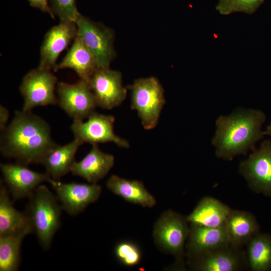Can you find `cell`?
I'll use <instances>...</instances> for the list:
<instances>
[{"label": "cell", "mask_w": 271, "mask_h": 271, "mask_svg": "<svg viewBox=\"0 0 271 271\" xmlns=\"http://www.w3.org/2000/svg\"><path fill=\"white\" fill-rule=\"evenodd\" d=\"M1 132L2 155L27 166L42 164L57 145L48 123L32 111H16L11 122Z\"/></svg>", "instance_id": "6da1fadb"}, {"label": "cell", "mask_w": 271, "mask_h": 271, "mask_svg": "<svg viewBox=\"0 0 271 271\" xmlns=\"http://www.w3.org/2000/svg\"><path fill=\"white\" fill-rule=\"evenodd\" d=\"M265 120L264 113L257 109L238 108L229 115L220 116L212 140L216 156L230 161L254 150L256 143L264 136L261 126Z\"/></svg>", "instance_id": "7a4b0ae2"}, {"label": "cell", "mask_w": 271, "mask_h": 271, "mask_svg": "<svg viewBox=\"0 0 271 271\" xmlns=\"http://www.w3.org/2000/svg\"><path fill=\"white\" fill-rule=\"evenodd\" d=\"M29 198L25 212L40 244L48 250L60 226L62 209L56 196L43 185H39Z\"/></svg>", "instance_id": "3957f363"}, {"label": "cell", "mask_w": 271, "mask_h": 271, "mask_svg": "<svg viewBox=\"0 0 271 271\" xmlns=\"http://www.w3.org/2000/svg\"><path fill=\"white\" fill-rule=\"evenodd\" d=\"M128 88L130 91L131 108L137 111L144 128L153 129L165 103L162 85L156 77L151 76L136 79Z\"/></svg>", "instance_id": "277c9868"}, {"label": "cell", "mask_w": 271, "mask_h": 271, "mask_svg": "<svg viewBox=\"0 0 271 271\" xmlns=\"http://www.w3.org/2000/svg\"><path fill=\"white\" fill-rule=\"evenodd\" d=\"M189 224L186 217L168 210L160 215L154 225L153 237L156 246L163 252L173 255L179 264L186 256Z\"/></svg>", "instance_id": "5b68a950"}, {"label": "cell", "mask_w": 271, "mask_h": 271, "mask_svg": "<svg viewBox=\"0 0 271 271\" xmlns=\"http://www.w3.org/2000/svg\"><path fill=\"white\" fill-rule=\"evenodd\" d=\"M77 36L94 57L98 68L109 67L116 53L114 34L110 28L95 22L81 14L76 22Z\"/></svg>", "instance_id": "8992f818"}, {"label": "cell", "mask_w": 271, "mask_h": 271, "mask_svg": "<svg viewBox=\"0 0 271 271\" xmlns=\"http://www.w3.org/2000/svg\"><path fill=\"white\" fill-rule=\"evenodd\" d=\"M57 80L51 70L37 67L29 71L24 76L19 87L24 98L22 110L32 111L38 106L57 104L55 94Z\"/></svg>", "instance_id": "52a82bcc"}, {"label": "cell", "mask_w": 271, "mask_h": 271, "mask_svg": "<svg viewBox=\"0 0 271 271\" xmlns=\"http://www.w3.org/2000/svg\"><path fill=\"white\" fill-rule=\"evenodd\" d=\"M57 104L73 120L86 119L97 106L89 83L80 79L74 83L58 82Z\"/></svg>", "instance_id": "ba28073f"}, {"label": "cell", "mask_w": 271, "mask_h": 271, "mask_svg": "<svg viewBox=\"0 0 271 271\" xmlns=\"http://www.w3.org/2000/svg\"><path fill=\"white\" fill-rule=\"evenodd\" d=\"M239 172L252 191L271 197V141H263L258 149L242 161Z\"/></svg>", "instance_id": "9c48e42d"}, {"label": "cell", "mask_w": 271, "mask_h": 271, "mask_svg": "<svg viewBox=\"0 0 271 271\" xmlns=\"http://www.w3.org/2000/svg\"><path fill=\"white\" fill-rule=\"evenodd\" d=\"M86 119V121L73 120L70 129L75 139L83 144L88 143L92 145L111 142L120 148L129 147L126 140L114 133V116L94 111Z\"/></svg>", "instance_id": "30bf717a"}, {"label": "cell", "mask_w": 271, "mask_h": 271, "mask_svg": "<svg viewBox=\"0 0 271 271\" xmlns=\"http://www.w3.org/2000/svg\"><path fill=\"white\" fill-rule=\"evenodd\" d=\"M88 83L95 96L97 106L111 109L119 106L126 96L120 72L109 67L100 68L91 76Z\"/></svg>", "instance_id": "8fae6325"}, {"label": "cell", "mask_w": 271, "mask_h": 271, "mask_svg": "<svg viewBox=\"0 0 271 271\" xmlns=\"http://www.w3.org/2000/svg\"><path fill=\"white\" fill-rule=\"evenodd\" d=\"M63 210L74 216L83 212L99 198L102 188L97 184L62 183L53 180L50 184Z\"/></svg>", "instance_id": "7c38bea8"}, {"label": "cell", "mask_w": 271, "mask_h": 271, "mask_svg": "<svg viewBox=\"0 0 271 271\" xmlns=\"http://www.w3.org/2000/svg\"><path fill=\"white\" fill-rule=\"evenodd\" d=\"M187 264L195 271H238L248 266L246 252L231 245L188 258Z\"/></svg>", "instance_id": "4fadbf2b"}, {"label": "cell", "mask_w": 271, "mask_h": 271, "mask_svg": "<svg viewBox=\"0 0 271 271\" xmlns=\"http://www.w3.org/2000/svg\"><path fill=\"white\" fill-rule=\"evenodd\" d=\"M3 179L15 200L29 197L35 189L44 182L53 181L46 173L36 172L27 165L16 163H1Z\"/></svg>", "instance_id": "5bb4252c"}, {"label": "cell", "mask_w": 271, "mask_h": 271, "mask_svg": "<svg viewBox=\"0 0 271 271\" xmlns=\"http://www.w3.org/2000/svg\"><path fill=\"white\" fill-rule=\"evenodd\" d=\"M76 23L60 22L45 35L40 47V57L38 67L54 70L60 54L77 36Z\"/></svg>", "instance_id": "9a60e30c"}, {"label": "cell", "mask_w": 271, "mask_h": 271, "mask_svg": "<svg viewBox=\"0 0 271 271\" xmlns=\"http://www.w3.org/2000/svg\"><path fill=\"white\" fill-rule=\"evenodd\" d=\"M229 245L224 224L218 227L190 224L185 255L187 258L194 257Z\"/></svg>", "instance_id": "2e32d148"}, {"label": "cell", "mask_w": 271, "mask_h": 271, "mask_svg": "<svg viewBox=\"0 0 271 271\" xmlns=\"http://www.w3.org/2000/svg\"><path fill=\"white\" fill-rule=\"evenodd\" d=\"M114 164L112 155L101 151L97 145L92 148L79 162L75 161L70 172L74 176L80 177L89 183L97 184L107 174Z\"/></svg>", "instance_id": "e0dca14e"}, {"label": "cell", "mask_w": 271, "mask_h": 271, "mask_svg": "<svg viewBox=\"0 0 271 271\" xmlns=\"http://www.w3.org/2000/svg\"><path fill=\"white\" fill-rule=\"evenodd\" d=\"M224 225L230 245L240 248L260 232L255 217L246 211L231 209Z\"/></svg>", "instance_id": "ac0fdd59"}, {"label": "cell", "mask_w": 271, "mask_h": 271, "mask_svg": "<svg viewBox=\"0 0 271 271\" xmlns=\"http://www.w3.org/2000/svg\"><path fill=\"white\" fill-rule=\"evenodd\" d=\"M98 68L93 55L77 36L66 55L57 63L53 71L72 69L80 79L88 83L91 76Z\"/></svg>", "instance_id": "d6986e66"}, {"label": "cell", "mask_w": 271, "mask_h": 271, "mask_svg": "<svg viewBox=\"0 0 271 271\" xmlns=\"http://www.w3.org/2000/svg\"><path fill=\"white\" fill-rule=\"evenodd\" d=\"M231 208L210 196L203 197L186 218L189 224L208 227L223 225Z\"/></svg>", "instance_id": "ffe728a7"}, {"label": "cell", "mask_w": 271, "mask_h": 271, "mask_svg": "<svg viewBox=\"0 0 271 271\" xmlns=\"http://www.w3.org/2000/svg\"><path fill=\"white\" fill-rule=\"evenodd\" d=\"M23 231L33 233L29 219L25 212H21L14 206L9 190L3 180L0 184V235Z\"/></svg>", "instance_id": "44dd1931"}, {"label": "cell", "mask_w": 271, "mask_h": 271, "mask_svg": "<svg viewBox=\"0 0 271 271\" xmlns=\"http://www.w3.org/2000/svg\"><path fill=\"white\" fill-rule=\"evenodd\" d=\"M106 186L114 194L130 203L148 208H152L156 204L155 198L141 181L112 175L107 180Z\"/></svg>", "instance_id": "7402d4cb"}, {"label": "cell", "mask_w": 271, "mask_h": 271, "mask_svg": "<svg viewBox=\"0 0 271 271\" xmlns=\"http://www.w3.org/2000/svg\"><path fill=\"white\" fill-rule=\"evenodd\" d=\"M83 144L75 139L70 143L61 146L57 144L45 157L42 164L46 173L57 181L70 172L75 156L79 147Z\"/></svg>", "instance_id": "603a6c76"}, {"label": "cell", "mask_w": 271, "mask_h": 271, "mask_svg": "<svg viewBox=\"0 0 271 271\" xmlns=\"http://www.w3.org/2000/svg\"><path fill=\"white\" fill-rule=\"evenodd\" d=\"M248 266L252 271H271V234L259 232L246 244Z\"/></svg>", "instance_id": "cb8c5ba5"}, {"label": "cell", "mask_w": 271, "mask_h": 271, "mask_svg": "<svg viewBox=\"0 0 271 271\" xmlns=\"http://www.w3.org/2000/svg\"><path fill=\"white\" fill-rule=\"evenodd\" d=\"M30 233L23 231L0 235V270L16 271L20 262L21 244L25 237Z\"/></svg>", "instance_id": "d4e9b609"}, {"label": "cell", "mask_w": 271, "mask_h": 271, "mask_svg": "<svg viewBox=\"0 0 271 271\" xmlns=\"http://www.w3.org/2000/svg\"><path fill=\"white\" fill-rule=\"evenodd\" d=\"M114 254L117 261L121 264L128 267L138 265L142 257L140 246L130 240H122L114 246Z\"/></svg>", "instance_id": "484cf974"}, {"label": "cell", "mask_w": 271, "mask_h": 271, "mask_svg": "<svg viewBox=\"0 0 271 271\" xmlns=\"http://www.w3.org/2000/svg\"><path fill=\"white\" fill-rule=\"evenodd\" d=\"M264 0H219L216 10L222 15L235 13L253 14Z\"/></svg>", "instance_id": "4316f807"}, {"label": "cell", "mask_w": 271, "mask_h": 271, "mask_svg": "<svg viewBox=\"0 0 271 271\" xmlns=\"http://www.w3.org/2000/svg\"><path fill=\"white\" fill-rule=\"evenodd\" d=\"M51 10L60 22L75 23L80 14L78 12L76 0H49Z\"/></svg>", "instance_id": "83f0119b"}, {"label": "cell", "mask_w": 271, "mask_h": 271, "mask_svg": "<svg viewBox=\"0 0 271 271\" xmlns=\"http://www.w3.org/2000/svg\"><path fill=\"white\" fill-rule=\"evenodd\" d=\"M31 7L41 12L47 13L53 19L55 17L53 14L49 4V0H28Z\"/></svg>", "instance_id": "f1b7e54d"}, {"label": "cell", "mask_w": 271, "mask_h": 271, "mask_svg": "<svg viewBox=\"0 0 271 271\" xmlns=\"http://www.w3.org/2000/svg\"><path fill=\"white\" fill-rule=\"evenodd\" d=\"M9 111L7 107L0 105V130L3 131L8 125L9 119Z\"/></svg>", "instance_id": "f546056e"}, {"label": "cell", "mask_w": 271, "mask_h": 271, "mask_svg": "<svg viewBox=\"0 0 271 271\" xmlns=\"http://www.w3.org/2000/svg\"><path fill=\"white\" fill-rule=\"evenodd\" d=\"M264 135H268L271 136V122L267 126L266 129L264 131Z\"/></svg>", "instance_id": "4dcf8cb0"}]
</instances>
